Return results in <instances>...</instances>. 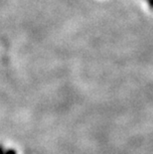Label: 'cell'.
<instances>
[{
	"label": "cell",
	"instance_id": "1",
	"mask_svg": "<svg viewBox=\"0 0 153 154\" xmlns=\"http://www.w3.org/2000/svg\"><path fill=\"white\" fill-rule=\"evenodd\" d=\"M4 154H17L14 149H8L4 152Z\"/></svg>",
	"mask_w": 153,
	"mask_h": 154
},
{
	"label": "cell",
	"instance_id": "2",
	"mask_svg": "<svg viewBox=\"0 0 153 154\" xmlns=\"http://www.w3.org/2000/svg\"><path fill=\"white\" fill-rule=\"evenodd\" d=\"M4 148H3V146L0 144V154H4Z\"/></svg>",
	"mask_w": 153,
	"mask_h": 154
}]
</instances>
